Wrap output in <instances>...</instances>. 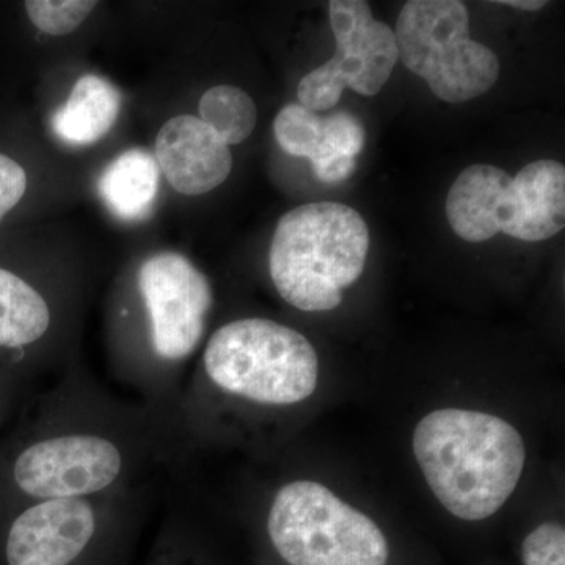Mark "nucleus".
I'll return each mask as SVG.
<instances>
[{
    "label": "nucleus",
    "instance_id": "6",
    "mask_svg": "<svg viewBox=\"0 0 565 565\" xmlns=\"http://www.w3.org/2000/svg\"><path fill=\"white\" fill-rule=\"evenodd\" d=\"M397 54L445 103L484 95L500 77V61L471 40L470 14L459 0H411L396 22Z\"/></svg>",
    "mask_w": 565,
    "mask_h": 565
},
{
    "label": "nucleus",
    "instance_id": "4",
    "mask_svg": "<svg viewBox=\"0 0 565 565\" xmlns=\"http://www.w3.org/2000/svg\"><path fill=\"white\" fill-rule=\"evenodd\" d=\"M204 367L223 392L266 405H291L318 388L319 360L297 330L269 319H241L212 334Z\"/></svg>",
    "mask_w": 565,
    "mask_h": 565
},
{
    "label": "nucleus",
    "instance_id": "1",
    "mask_svg": "<svg viewBox=\"0 0 565 565\" xmlns=\"http://www.w3.org/2000/svg\"><path fill=\"white\" fill-rule=\"evenodd\" d=\"M416 462L446 511L467 522L503 508L525 468L522 435L498 416L441 408L414 434Z\"/></svg>",
    "mask_w": 565,
    "mask_h": 565
},
{
    "label": "nucleus",
    "instance_id": "10",
    "mask_svg": "<svg viewBox=\"0 0 565 565\" xmlns=\"http://www.w3.org/2000/svg\"><path fill=\"white\" fill-rule=\"evenodd\" d=\"M95 511L82 498L44 500L22 512L7 541L9 565H70L95 534Z\"/></svg>",
    "mask_w": 565,
    "mask_h": 565
},
{
    "label": "nucleus",
    "instance_id": "17",
    "mask_svg": "<svg viewBox=\"0 0 565 565\" xmlns=\"http://www.w3.org/2000/svg\"><path fill=\"white\" fill-rule=\"evenodd\" d=\"M96 6L92 0H29L25 11L40 32L62 36L79 29Z\"/></svg>",
    "mask_w": 565,
    "mask_h": 565
},
{
    "label": "nucleus",
    "instance_id": "14",
    "mask_svg": "<svg viewBox=\"0 0 565 565\" xmlns=\"http://www.w3.org/2000/svg\"><path fill=\"white\" fill-rule=\"evenodd\" d=\"M274 134L282 151L313 163L316 177L326 184H338L355 173L356 159L341 158L330 150L326 118L300 104H288L278 111Z\"/></svg>",
    "mask_w": 565,
    "mask_h": 565
},
{
    "label": "nucleus",
    "instance_id": "16",
    "mask_svg": "<svg viewBox=\"0 0 565 565\" xmlns=\"http://www.w3.org/2000/svg\"><path fill=\"white\" fill-rule=\"evenodd\" d=\"M200 118L228 147L243 143L255 131L258 111L247 92L234 85H215L199 104Z\"/></svg>",
    "mask_w": 565,
    "mask_h": 565
},
{
    "label": "nucleus",
    "instance_id": "11",
    "mask_svg": "<svg viewBox=\"0 0 565 565\" xmlns=\"http://www.w3.org/2000/svg\"><path fill=\"white\" fill-rule=\"evenodd\" d=\"M154 159L174 191L189 196L214 191L233 169L228 145L193 115L163 122L156 137Z\"/></svg>",
    "mask_w": 565,
    "mask_h": 565
},
{
    "label": "nucleus",
    "instance_id": "8",
    "mask_svg": "<svg viewBox=\"0 0 565 565\" xmlns=\"http://www.w3.org/2000/svg\"><path fill=\"white\" fill-rule=\"evenodd\" d=\"M139 288L156 353L172 362L191 355L202 341L212 307L206 275L181 253H156L141 264Z\"/></svg>",
    "mask_w": 565,
    "mask_h": 565
},
{
    "label": "nucleus",
    "instance_id": "18",
    "mask_svg": "<svg viewBox=\"0 0 565 565\" xmlns=\"http://www.w3.org/2000/svg\"><path fill=\"white\" fill-rule=\"evenodd\" d=\"M525 565H565V531L559 523H544L522 545Z\"/></svg>",
    "mask_w": 565,
    "mask_h": 565
},
{
    "label": "nucleus",
    "instance_id": "15",
    "mask_svg": "<svg viewBox=\"0 0 565 565\" xmlns=\"http://www.w3.org/2000/svg\"><path fill=\"white\" fill-rule=\"evenodd\" d=\"M51 326L44 297L17 274L0 267V348L39 341Z\"/></svg>",
    "mask_w": 565,
    "mask_h": 565
},
{
    "label": "nucleus",
    "instance_id": "19",
    "mask_svg": "<svg viewBox=\"0 0 565 565\" xmlns=\"http://www.w3.org/2000/svg\"><path fill=\"white\" fill-rule=\"evenodd\" d=\"M28 191V173L9 156L0 154V222Z\"/></svg>",
    "mask_w": 565,
    "mask_h": 565
},
{
    "label": "nucleus",
    "instance_id": "5",
    "mask_svg": "<svg viewBox=\"0 0 565 565\" xmlns=\"http://www.w3.org/2000/svg\"><path fill=\"white\" fill-rule=\"evenodd\" d=\"M267 531L291 565H386L388 542L370 516L313 481L281 487Z\"/></svg>",
    "mask_w": 565,
    "mask_h": 565
},
{
    "label": "nucleus",
    "instance_id": "9",
    "mask_svg": "<svg viewBox=\"0 0 565 565\" xmlns=\"http://www.w3.org/2000/svg\"><path fill=\"white\" fill-rule=\"evenodd\" d=\"M117 446L95 435H63L29 446L14 463L22 492L44 500L81 498L102 492L118 478Z\"/></svg>",
    "mask_w": 565,
    "mask_h": 565
},
{
    "label": "nucleus",
    "instance_id": "2",
    "mask_svg": "<svg viewBox=\"0 0 565 565\" xmlns=\"http://www.w3.org/2000/svg\"><path fill=\"white\" fill-rule=\"evenodd\" d=\"M370 230L362 215L341 203L303 204L286 212L269 250L278 294L302 311H330L362 277Z\"/></svg>",
    "mask_w": 565,
    "mask_h": 565
},
{
    "label": "nucleus",
    "instance_id": "12",
    "mask_svg": "<svg viewBox=\"0 0 565 565\" xmlns=\"http://www.w3.org/2000/svg\"><path fill=\"white\" fill-rule=\"evenodd\" d=\"M120 109L118 88L102 76L85 74L74 84L66 103L55 111L52 129L66 143L85 147L109 134Z\"/></svg>",
    "mask_w": 565,
    "mask_h": 565
},
{
    "label": "nucleus",
    "instance_id": "7",
    "mask_svg": "<svg viewBox=\"0 0 565 565\" xmlns=\"http://www.w3.org/2000/svg\"><path fill=\"white\" fill-rule=\"evenodd\" d=\"M329 13L337 51L297 87L300 106L311 111L332 109L345 88L363 96L377 95L399 58L393 29L375 20L370 3L332 0Z\"/></svg>",
    "mask_w": 565,
    "mask_h": 565
},
{
    "label": "nucleus",
    "instance_id": "3",
    "mask_svg": "<svg viewBox=\"0 0 565 565\" xmlns=\"http://www.w3.org/2000/svg\"><path fill=\"white\" fill-rule=\"evenodd\" d=\"M446 217L467 243L500 233L526 243L550 239L565 225L564 166L541 159L515 178L493 166L468 167L449 189Z\"/></svg>",
    "mask_w": 565,
    "mask_h": 565
},
{
    "label": "nucleus",
    "instance_id": "20",
    "mask_svg": "<svg viewBox=\"0 0 565 565\" xmlns=\"http://www.w3.org/2000/svg\"><path fill=\"white\" fill-rule=\"evenodd\" d=\"M503 6L512 7V9L535 11L544 9L546 2L544 0H503Z\"/></svg>",
    "mask_w": 565,
    "mask_h": 565
},
{
    "label": "nucleus",
    "instance_id": "13",
    "mask_svg": "<svg viewBox=\"0 0 565 565\" xmlns=\"http://www.w3.org/2000/svg\"><path fill=\"white\" fill-rule=\"evenodd\" d=\"M161 170L154 156L132 148L104 169L98 189L107 210L125 222H140L151 214L158 199Z\"/></svg>",
    "mask_w": 565,
    "mask_h": 565
}]
</instances>
